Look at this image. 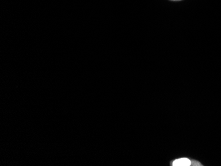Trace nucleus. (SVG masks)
I'll list each match as a JSON object with an SVG mask.
<instances>
[{"label": "nucleus", "instance_id": "1", "mask_svg": "<svg viewBox=\"0 0 221 166\" xmlns=\"http://www.w3.org/2000/svg\"><path fill=\"white\" fill-rule=\"evenodd\" d=\"M191 165V162L188 158H181L173 162V165L174 166H189Z\"/></svg>", "mask_w": 221, "mask_h": 166}]
</instances>
